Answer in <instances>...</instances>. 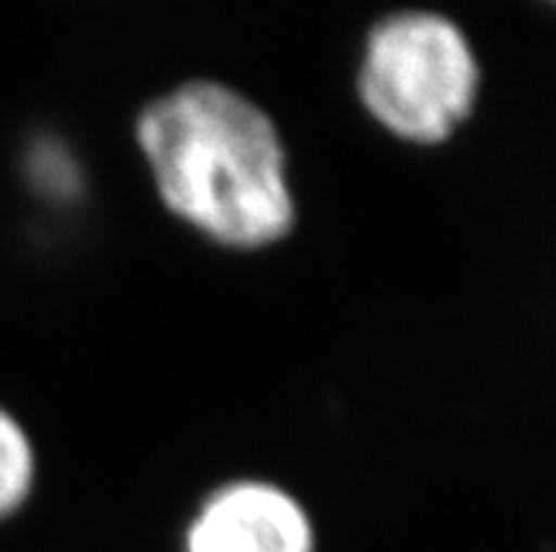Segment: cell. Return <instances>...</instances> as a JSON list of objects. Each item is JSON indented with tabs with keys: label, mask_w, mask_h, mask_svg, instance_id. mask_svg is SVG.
Here are the masks:
<instances>
[{
	"label": "cell",
	"mask_w": 556,
	"mask_h": 552,
	"mask_svg": "<svg viewBox=\"0 0 556 552\" xmlns=\"http://www.w3.org/2000/svg\"><path fill=\"white\" fill-rule=\"evenodd\" d=\"M478 93V54L444 14H390L367 37L359 97L390 133L421 144L444 141L475 111Z\"/></svg>",
	"instance_id": "7a4b0ae2"
},
{
	"label": "cell",
	"mask_w": 556,
	"mask_h": 552,
	"mask_svg": "<svg viewBox=\"0 0 556 552\" xmlns=\"http://www.w3.org/2000/svg\"><path fill=\"white\" fill-rule=\"evenodd\" d=\"M35 479V451L28 434L9 412L0 409V518L26 502Z\"/></svg>",
	"instance_id": "277c9868"
},
{
	"label": "cell",
	"mask_w": 556,
	"mask_h": 552,
	"mask_svg": "<svg viewBox=\"0 0 556 552\" xmlns=\"http://www.w3.org/2000/svg\"><path fill=\"white\" fill-rule=\"evenodd\" d=\"M184 552H314V527L277 485L235 483L206 499Z\"/></svg>",
	"instance_id": "3957f363"
},
{
	"label": "cell",
	"mask_w": 556,
	"mask_h": 552,
	"mask_svg": "<svg viewBox=\"0 0 556 552\" xmlns=\"http://www.w3.org/2000/svg\"><path fill=\"white\" fill-rule=\"evenodd\" d=\"M139 147L159 195L181 220L232 248L289 234L294 195L266 111L220 82H187L139 116Z\"/></svg>",
	"instance_id": "6da1fadb"
}]
</instances>
